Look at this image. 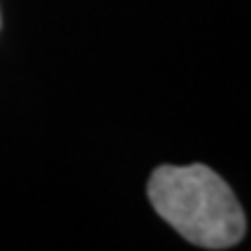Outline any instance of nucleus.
<instances>
[{"label":"nucleus","mask_w":251,"mask_h":251,"mask_svg":"<svg viewBox=\"0 0 251 251\" xmlns=\"http://www.w3.org/2000/svg\"><path fill=\"white\" fill-rule=\"evenodd\" d=\"M153 209L188 242L228 249L244 237L247 219L235 193L205 165H161L149 179Z\"/></svg>","instance_id":"1"}]
</instances>
